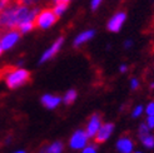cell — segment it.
<instances>
[{"mask_svg":"<svg viewBox=\"0 0 154 153\" xmlns=\"http://www.w3.org/2000/svg\"><path fill=\"white\" fill-rule=\"evenodd\" d=\"M59 2H60V0H59ZM61 2H68V3H69V2H70V0H61Z\"/></svg>","mask_w":154,"mask_h":153,"instance_id":"f546056e","label":"cell"},{"mask_svg":"<svg viewBox=\"0 0 154 153\" xmlns=\"http://www.w3.org/2000/svg\"><path fill=\"white\" fill-rule=\"evenodd\" d=\"M15 153H25L24 151H18V152H15Z\"/></svg>","mask_w":154,"mask_h":153,"instance_id":"f1b7e54d","label":"cell"},{"mask_svg":"<svg viewBox=\"0 0 154 153\" xmlns=\"http://www.w3.org/2000/svg\"><path fill=\"white\" fill-rule=\"evenodd\" d=\"M68 5H69V3L68 2H57V3H54V6H53V10H54V13H55V15L59 18V17H61L63 15V13L68 9Z\"/></svg>","mask_w":154,"mask_h":153,"instance_id":"7c38bea8","label":"cell"},{"mask_svg":"<svg viewBox=\"0 0 154 153\" xmlns=\"http://www.w3.org/2000/svg\"><path fill=\"white\" fill-rule=\"evenodd\" d=\"M94 35H95L94 30H87V32H83V33H80L78 36L75 38L74 45H75V47H80L82 44H84V43H87L88 40H90Z\"/></svg>","mask_w":154,"mask_h":153,"instance_id":"8fae6325","label":"cell"},{"mask_svg":"<svg viewBox=\"0 0 154 153\" xmlns=\"http://www.w3.org/2000/svg\"><path fill=\"white\" fill-rule=\"evenodd\" d=\"M58 20V17L54 13L53 8L50 6H45L43 9H40L38 11L36 17H35V28H39V29H48L51 25H54Z\"/></svg>","mask_w":154,"mask_h":153,"instance_id":"7a4b0ae2","label":"cell"},{"mask_svg":"<svg viewBox=\"0 0 154 153\" xmlns=\"http://www.w3.org/2000/svg\"><path fill=\"white\" fill-rule=\"evenodd\" d=\"M61 102V98L60 97H57V95H51V94H45L43 95L42 98V103L45 108L48 109H54L60 104Z\"/></svg>","mask_w":154,"mask_h":153,"instance_id":"30bf717a","label":"cell"},{"mask_svg":"<svg viewBox=\"0 0 154 153\" xmlns=\"http://www.w3.org/2000/svg\"><path fill=\"white\" fill-rule=\"evenodd\" d=\"M147 134H149V127L147 124H142L139 127V136H140V139L143 137H145Z\"/></svg>","mask_w":154,"mask_h":153,"instance_id":"d6986e66","label":"cell"},{"mask_svg":"<svg viewBox=\"0 0 154 153\" xmlns=\"http://www.w3.org/2000/svg\"><path fill=\"white\" fill-rule=\"evenodd\" d=\"M88 139H89V137H88L87 132H84V131H76L72 136L69 144H70V147L73 149H83L88 144Z\"/></svg>","mask_w":154,"mask_h":153,"instance_id":"277c9868","label":"cell"},{"mask_svg":"<svg viewBox=\"0 0 154 153\" xmlns=\"http://www.w3.org/2000/svg\"><path fill=\"white\" fill-rule=\"evenodd\" d=\"M135 153H142V152H135Z\"/></svg>","mask_w":154,"mask_h":153,"instance_id":"4dcf8cb0","label":"cell"},{"mask_svg":"<svg viewBox=\"0 0 154 153\" xmlns=\"http://www.w3.org/2000/svg\"><path fill=\"white\" fill-rule=\"evenodd\" d=\"M147 126L149 127V129L154 128V116H148V118H147Z\"/></svg>","mask_w":154,"mask_h":153,"instance_id":"603a6c76","label":"cell"},{"mask_svg":"<svg viewBox=\"0 0 154 153\" xmlns=\"http://www.w3.org/2000/svg\"><path fill=\"white\" fill-rule=\"evenodd\" d=\"M13 68H14L13 65H5V67H2V68H0V80L4 79V78H5V75L9 73V72L13 69Z\"/></svg>","mask_w":154,"mask_h":153,"instance_id":"ac0fdd59","label":"cell"},{"mask_svg":"<svg viewBox=\"0 0 154 153\" xmlns=\"http://www.w3.org/2000/svg\"><path fill=\"white\" fill-rule=\"evenodd\" d=\"M61 152H63V144L60 142H54L42 151V153H61Z\"/></svg>","mask_w":154,"mask_h":153,"instance_id":"4fadbf2b","label":"cell"},{"mask_svg":"<svg viewBox=\"0 0 154 153\" xmlns=\"http://www.w3.org/2000/svg\"><path fill=\"white\" fill-rule=\"evenodd\" d=\"M76 99V92L74 89H70V90H68L66 92V94L64 95V103L65 104H72L74 101Z\"/></svg>","mask_w":154,"mask_h":153,"instance_id":"2e32d148","label":"cell"},{"mask_svg":"<svg viewBox=\"0 0 154 153\" xmlns=\"http://www.w3.org/2000/svg\"><path fill=\"white\" fill-rule=\"evenodd\" d=\"M35 28V23L34 21H25V23H21V24L17 28L20 33H29L30 30H33Z\"/></svg>","mask_w":154,"mask_h":153,"instance_id":"5bb4252c","label":"cell"},{"mask_svg":"<svg viewBox=\"0 0 154 153\" xmlns=\"http://www.w3.org/2000/svg\"><path fill=\"white\" fill-rule=\"evenodd\" d=\"M132 44H133L132 40H127L125 44H124V47H125V48H130V47H132Z\"/></svg>","mask_w":154,"mask_h":153,"instance_id":"4316f807","label":"cell"},{"mask_svg":"<svg viewBox=\"0 0 154 153\" xmlns=\"http://www.w3.org/2000/svg\"><path fill=\"white\" fill-rule=\"evenodd\" d=\"M145 112H147L148 116H154V102H150L148 104V107L145 108Z\"/></svg>","mask_w":154,"mask_h":153,"instance_id":"44dd1931","label":"cell"},{"mask_svg":"<svg viewBox=\"0 0 154 153\" xmlns=\"http://www.w3.org/2000/svg\"><path fill=\"white\" fill-rule=\"evenodd\" d=\"M20 34L21 33L18 29H11V30H8V32L0 35V45H2L3 50H8V49L13 48L20 39Z\"/></svg>","mask_w":154,"mask_h":153,"instance_id":"3957f363","label":"cell"},{"mask_svg":"<svg viewBox=\"0 0 154 153\" xmlns=\"http://www.w3.org/2000/svg\"><path fill=\"white\" fill-rule=\"evenodd\" d=\"M15 3H18L19 5H25V6H39L43 0H14Z\"/></svg>","mask_w":154,"mask_h":153,"instance_id":"9a60e30c","label":"cell"},{"mask_svg":"<svg viewBox=\"0 0 154 153\" xmlns=\"http://www.w3.org/2000/svg\"><path fill=\"white\" fill-rule=\"evenodd\" d=\"M113 131H114V124H112V123H105V124L100 126L99 131L94 136L95 143H103V142H105L110 137Z\"/></svg>","mask_w":154,"mask_h":153,"instance_id":"8992f818","label":"cell"},{"mask_svg":"<svg viewBox=\"0 0 154 153\" xmlns=\"http://www.w3.org/2000/svg\"><path fill=\"white\" fill-rule=\"evenodd\" d=\"M11 2H13V0H0V11H2L6 5H9Z\"/></svg>","mask_w":154,"mask_h":153,"instance_id":"d4e9b609","label":"cell"},{"mask_svg":"<svg viewBox=\"0 0 154 153\" xmlns=\"http://www.w3.org/2000/svg\"><path fill=\"white\" fill-rule=\"evenodd\" d=\"M127 69H128V68H127V65H124V64H123V65H120V68H119V70H120L122 73L127 72Z\"/></svg>","mask_w":154,"mask_h":153,"instance_id":"83f0119b","label":"cell"},{"mask_svg":"<svg viewBox=\"0 0 154 153\" xmlns=\"http://www.w3.org/2000/svg\"><path fill=\"white\" fill-rule=\"evenodd\" d=\"M83 153H97V148L94 146H85L83 149Z\"/></svg>","mask_w":154,"mask_h":153,"instance_id":"7402d4cb","label":"cell"},{"mask_svg":"<svg viewBox=\"0 0 154 153\" xmlns=\"http://www.w3.org/2000/svg\"><path fill=\"white\" fill-rule=\"evenodd\" d=\"M142 142H143V144L147 148H153L154 147V137L150 136V134H147L145 137H143Z\"/></svg>","mask_w":154,"mask_h":153,"instance_id":"e0dca14e","label":"cell"},{"mask_svg":"<svg viewBox=\"0 0 154 153\" xmlns=\"http://www.w3.org/2000/svg\"><path fill=\"white\" fill-rule=\"evenodd\" d=\"M102 126V119H100V116L98 114H93L90 117L89 122H88V126H87V134L89 138H93V137L97 134V132L99 131V128Z\"/></svg>","mask_w":154,"mask_h":153,"instance_id":"ba28073f","label":"cell"},{"mask_svg":"<svg viewBox=\"0 0 154 153\" xmlns=\"http://www.w3.org/2000/svg\"><path fill=\"white\" fill-rule=\"evenodd\" d=\"M102 2H103V0H91V9L97 10L99 8V5L102 4Z\"/></svg>","mask_w":154,"mask_h":153,"instance_id":"cb8c5ba5","label":"cell"},{"mask_svg":"<svg viewBox=\"0 0 154 153\" xmlns=\"http://www.w3.org/2000/svg\"><path fill=\"white\" fill-rule=\"evenodd\" d=\"M4 79H5L8 88L15 89V88H19L21 86H24L25 83H28L30 80V73L26 69L14 67L13 69L5 75Z\"/></svg>","mask_w":154,"mask_h":153,"instance_id":"6da1fadb","label":"cell"},{"mask_svg":"<svg viewBox=\"0 0 154 153\" xmlns=\"http://www.w3.org/2000/svg\"><path fill=\"white\" fill-rule=\"evenodd\" d=\"M63 43H64V38H63V36L58 38V39L55 40V43H54L49 49L45 50V53L42 55V58H40V60H39V63L42 64V63H44V62H47V60L51 59V58L60 50V48H61V45H63Z\"/></svg>","mask_w":154,"mask_h":153,"instance_id":"52a82bcc","label":"cell"},{"mask_svg":"<svg viewBox=\"0 0 154 153\" xmlns=\"http://www.w3.org/2000/svg\"><path fill=\"white\" fill-rule=\"evenodd\" d=\"M125 18H127V14L124 11H119L115 15H113L110 20L108 21V30L113 33H118L120 28L123 27V24H124Z\"/></svg>","mask_w":154,"mask_h":153,"instance_id":"5b68a950","label":"cell"},{"mask_svg":"<svg viewBox=\"0 0 154 153\" xmlns=\"http://www.w3.org/2000/svg\"><path fill=\"white\" fill-rule=\"evenodd\" d=\"M133 141L128 138V137H122V138L117 142V149L120 153H132L133 152Z\"/></svg>","mask_w":154,"mask_h":153,"instance_id":"9c48e42d","label":"cell"},{"mask_svg":"<svg viewBox=\"0 0 154 153\" xmlns=\"http://www.w3.org/2000/svg\"><path fill=\"white\" fill-rule=\"evenodd\" d=\"M130 87H132V89H137L138 87H139V82H138V79L133 78L132 80H130Z\"/></svg>","mask_w":154,"mask_h":153,"instance_id":"484cf974","label":"cell"},{"mask_svg":"<svg viewBox=\"0 0 154 153\" xmlns=\"http://www.w3.org/2000/svg\"><path fill=\"white\" fill-rule=\"evenodd\" d=\"M142 113H143V107H142V105H137L135 108L133 109V117H134V118L139 117Z\"/></svg>","mask_w":154,"mask_h":153,"instance_id":"ffe728a7","label":"cell"}]
</instances>
